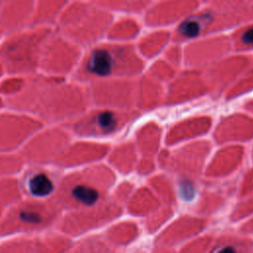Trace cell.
Here are the masks:
<instances>
[{"label":"cell","instance_id":"cell-49","mask_svg":"<svg viewBox=\"0 0 253 253\" xmlns=\"http://www.w3.org/2000/svg\"><path fill=\"white\" fill-rule=\"evenodd\" d=\"M220 203H221L220 197L209 195V196H206L205 199L201 202L200 210H201V211H213L212 209L218 207V205Z\"/></svg>","mask_w":253,"mask_h":253},{"label":"cell","instance_id":"cell-39","mask_svg":"<svg viewBox=\"0 0 253 253\" xmlns=\"http://www.w3.org/2000/svg\"><path fill=\"white\" fill-rule=\"evenodd\" d=\"M21 194L19 181L13 176L0 178V209L4 210L21 200Z\"/></svg>","mask_w":253,"mask_h":253},{"label":"cell","instance_id":"cell-8","mask_svg":"<svg viewBox=\"0 0 253 253\" xmlns=\"http://www.w3.org/2000/svg\"><path fill=\"white\" fill-rule=\"evenodd\" d=\"M138 113L135 110H118L98 107L85 111L78 117L66 122L67 130L84 137H105L120 131L129 122L135 120Z\"/></svg>","mask_w":253,"mask_h":253},{"label":"cell","instance_id":"cell-35","mask_svg":"<svg viewBox=\"0 0 253 253\" xmlns=\"http://www.w3.org/2000/svg\"><path fill=\"white\" fill-rule=\"evenodd\" d=\"M232 50L247 53L253 50V20L234 29L229 35Z\"/></svg>","mask_w":253,"mask_h":253},{"label":"cell","instance_id":"cell-28","mask_svg":"<svg viewBox=\"0 0 253 253\" xmlns=\"http://www.w3.org/2000/svg\"><path fill=\"white\" fill-rule=\"evenodd\" d=\"M244 155L243 148L240 146H228L215 153L207 170L208 176L220 177L228 175L239 166Z\"/></svg>","mask_w":253,"mask_h":253},{"label":"cell","instance_id":"cell-40","mask_svg":"<svg viewBox=\"0 0 253 253\" xmlns=\"http://www.w3.org/2000/svg\"><path fill=\"white\" fill-rule=\"evenodd\" d=\"M253 91V61L240 77L226 90V100H232Z\"/></svg>","mask_w":253,"mask_h":253},{"label":"cell","instance_id":"cell-26","mask_svg":"<svg viewBox=\"0 0 253 253\" xmlns=\"http://www.w3.org/2000/svg\"><path fill=\"white\" fill-rule=\"evenodd\" d=\"M172 42V33L166 28H155L138 39L135 47L143 59H152L163 53Z\"/></svg>","mask_w":253,"mask_h":253},{"label":"cell","instance_id":"cell-30","mask_svg":"<svg viewBox=\"0 0 253 253\" xmlns=\"http://www.w3.org/2000/svg\"><path fill=\"white\" fill-rule=\"evenodd\" d=\"M141 32L140 23L132 16L126 15L114 20L107 32L106 38L109 41L119 42H129L135 40Z\"/></svg>","mask_w":253,"mask_h":253},{"label":"cell","instance_id":"cell-47","mask_svg":"<svg viewBox=\"0 0 253 253\" xmlns=\"http://www.w3.org/2000/svg\"><path fill=\"white\" fill-rule=\"evenodd\" d=\"M212 240V236L206 235L202 238L196 239L195 241L187 244L181 253H207Z\"/></svg>","mask_w":253,"mask_h":253},{"label":"cell","instance_id":"cell-45","mask_svg":"<svg viewBox=\"0 0 253 253\" xmlns=\"http://www.w3.org/2000/svg\"><path fill=\"white\" fill-rule=\"evenodd\" d=\"M150 184L152 185L153 189L156 190L158 195L166 202V203H173L174 202V193L172 190L171 185L167 181L165 177L156 176L150 180Z\"/></svg>","mask_w":253,"mask_h":253},{"label":"cell","instance_id":"cell-18","mask_svg":"<svg viewBox=\"0 0 253 253\" xmlns=\"http://www.w3.org/2000/svg\"><path fill=\"white\" fill-rule=\"evenodd\" d=\"M72 243L62 234L17 237L0 244V253H66Z\"/></svg>","mask_w":253,"mask_h":253},{"label":"cell","instance_id":"cell-50","mask_svg":"<svg viewBox=\"0 0 253 253\" xmlns=\"http://www.w3.org/2000/svg\"><path fill=\"white\" fill-rule=\"evenodd\" d=\"M131 185L128 183H123L119 186V188L116 191V202L121 203V202H125L127 197L129 196V194L131 193Z\"/></svg>","mask_w":253,"mask_h":253},{"label":"cell","instance_id":"cell-51","mask_svg":"<svg viewBox=\"0 0 253 253\" xmlns=\"http://www.w3.org/2000/svg\"><path fill=\"white\" fill-rule=\"evenodd\" d=\"M153 169V163L150 158L145 157L140 163H139V172L142 174H146L150 172Z\"/></svg>","mask_w":253,"mask_h":253},{"label":"cell","instance_id":"cell-11","mask_svg":"<svg viewBox=\"0 0 253 253\" xmlns=\"http://www.w3.org/2000/svg\"><path fill=\"white\" fill-rule=\"evenodd\" d=\"M137 77L109 78L89 83L91 102L98 107L130 110L136 105Z\"/></svg>","mask_w":253,"mask_h":253},{"label":"cell","instance_id":"cell-1","mask_svg":"<svg viewBox=\"0 0 253 253\" xmlns=\"http://www.w3.org/2000/svg\"><path fill=\"white\" fill-rule=\"evenodd\" d=\"M91 100L88 88L64 77L35 73L26 77L23 89L8 98L11 109L43 122H68L87 111Z\"/></svg>","mask_w":253,"mask_h":253},{"label":"cell","instance_id":"cell-5","mask_svg":"<svg viewBox=\"0 0 253 253\" xmlns=\"http://www.w3.org/2000/svg\"><path fill=\"white\" fill-rule=\"evenodd\" d=\"M253 20V4L232 8L215 9L209 5L199 8L178 23L172 33V42L185 43L192 40L223 34Z\"/></svg>","mask_w":253,"mask_h":253},{"label":"cell","instance_id":"cell-23","mask_svg":"<svg viewBox=\"0 0 253 253\" xmlns=\"http://www.w3.org/2000/svg\"><path fill=\"white\" fill-rule=\"evenodd\" d=\"M219 143L248 140L253 137V118L244 114H232L223 118L214 132Z\"/></svg>","mask_w":253,"mask_h":253},{"label":"cell","instance_id":"cell-56","mask_svg":"<svg viewBox=\"0 0 253 253\" xmlns=\"http://www.w3.org/2000/svg\"><path fill=\"white\" fill-rule=\"evenodd\" d=\"M2 105H3V99H2V97L0 96V108L2 107Z\"/></svg>","mask_w":253,"mask_h":253},{"label":"cell","instance_id":"cell-48","mask_svg":"<svg viewBox=\"0 0 253 253\" xmlns=\"http://www.w3.org/2000/svg\"><path fill=\"white\" fill-rule=\"evenodd\" d=\"M206 3L215 9H232L253 4V0H207Z\"/></svg>","mask_w":253,"mask_h":253},{"label":"cell","instance_id":"cell-33","mask_svg":"<svg viewBox=\"0 0 253 253\" xmlns=\"http://www.w3.org/2000/svg\"><path fill=\"white\" fill-rule=\"evenodd\" d=\"M160 133L159 126L153 122L144 125L137 132V144L145 157L150 158L156 152L160 141Z\"/></svg>","mask_w":253,"mask_h":253},{"label":"cell","instance_id":"cell-58","mask_svg":"<svg viewBox=\"0 0 253 253\" xmlns=\"http://www.w3.org/2000/svg\"><path fill=\"white\" fill-rule=\"evenodd\" d=\"M3 34H4V33H3V32H2V30L0 29V38L2 37V35H3Z\"/></svg>","mask_w":253,"mask_h":253},{"label":"cell","instance_id":"cell-7","mask_svg":"<svg viewBox=\"0 0 253 253\" xmlns=\"http://www.w3.org/2000/svg\"><path fill=\"white\" fill-rule=\"evenodd\" d=\"M54 198L14 203L0 218V237L42 231L57 222L62 213Z\"/></svg>","mask_w":253,"mask_h":253},{"label":"cell","instance_id":"cell-54","mask_svg":"<svg viewBox=\"0 0 253 253\" xmlns=\"http://www.w3.org/2000/svg\"><path fill=\"white\" fill-rule=\"evenodd\" d=\"M4 72H5V68H4V65H3V63H2V61L0 59V77L3 75Z\"/></svg>","mask_w":253,"mask_h":253},{"label":"cell","instance_id":"cell-10","mask_svg":"<svg viewBox=\"0 0 253 253\" xmlns=\"http://www.w3.org/2000/svg\"><path fill=\"white\" fill-rule=\"evenodd\" d=\"M121 212L118 202L104 200L92 207L68 211L58 219L57 227L66 236H76L106 224Z\"/></svg>","mask_w":253,"mask_h":253},{"label":"cell","instance_id":"cell-12","mask_svg":"<svg viewBox=\"0 0 253 253\" xmlns=\"http://www.w3.org/2000/svg\"><path fill=\"white\" fill-rule=\"evenodd\" d=\"M70 135L66 128L50 127L34 133L23 146L20 155L24 162L44 164L52 162L69 144Z\"/></svg>","mask_w":253,"mask_h":253},{"label":"cell","instance_id":"cell-13","mask_svg":"<svg viewBox=\"0 0 253 253\" xmlns=\"http://www.w3.org/2000/svg\"><path fill=\"white\" fill-rule=\"evenodd\" d=\"M183 64L187 68L204 69L230 53L232 44L230 37L214 34L185 42Z\"/></svg>","mask_w":253,"mask_h":253},{"label":"cell","instance_id":"cell-24","mask_svg":"<svg viewBox=\"0 0 253 253\" xmlns=\"http://www.w3.org/2000/svg\"><path fill=\"white\" fill-rule=\"evenodd\" d=\"M166 90L163 83L155 80L151 76L141 74L137 77L136 106L141 110H151L157 108L165 102Z\"/></svg>","mask_w":253,"mask_h":253},{"label":"cell","instance_id":"cell-2","mask_svg":"<svg viewBox=\"0 0 253 253\" xmlns=\"http://www.w3.org/2000/svg\"><path fill=\"white\" fill-rule=\"evenodd\" d=\"M145 61L135 45L113 41L99 42L83 52L73 72L79 83H92L109 78H135L142 74Z\"/></svg>","mask_w":253,"mask_h":253},{"label":"cell","instance_id":"cell-3","mask_svg":"<svg viewBox=\"0 0 253 253\" xmlns=\"http://www.w3.org/2000/svg\"><path fill=\"white\" fill-rule=\"evenodd\" d=\"M115 182V174L105 165H92L73 171L59 180L53 196L62 210L88 208L106 200Z\"/></svg>","mask_w":253,"mask_h":253},{"label":"cell","instance_id":"cell-41","mask_svg":"<svg viewBox=\"0 0 253 253\" xmlns=\"http://www.w3.org/2000/svg\"><path fill=\"white\" fill-rule=\"evenodd\" d=\"M178 72L179 68L175 67L162 57L154 60L153 63H151V65L148 67L146 73L161 83H169L172 79L175 78Z\"/></svg>","mask_w":253,"mask_h":253},{"label":"cell","instance_id":"cell-37","mask_svg":"<svg viewBox=\"0 0 253 253\" xmlns=\"http://www.w3.org/2000/svg\"><path fill=\"white\" fill-rule=\"evenodd\" d=\"M66 253H119L114 249L109 240L98 236L88 237L76 245H71Z\"/></svg>","mask_w":253,"mask_h":253},{"label":"cell","instance_id":"cell-21","mask_svg":"<svg viewBox=\"0 0 253 253\" xmlns=\"http://www.w3.org/2000/svg\"><path fill=\"white\" fill-rule=\"evenodd\" d=\"M35 0H9L0 7V29L14 33L31 26Z\"/></svg>","mask_w":253,"mask_h":253},{"label":"cell","instance_id":"cell-44","mask_svg":"<svg viewBox=\"0 0 253 253\" xmlns=\"http://www.w3.org/2000/svg\"><path fill=\"white\" fill-rule=\"evenodd\" d=\"M163 58L179 68L184 61V47L182 43L171 42V43L163 51Z\"/></svg>","mask_w":253,"mask_h":253},{"label":"cell","instance_id":"cell-4","mask_svg":"<svg viewBox=\"0 0 253 253\" xmlns=\"http://www.w3.org/2000/svg\"><path fill=\"white\" fill-rule=\"evenodd\" d=\"M113 13L93 1L69 2L57 20V32L79 46H91L106 37Z\"/></svg>","mask_w":253,"mask_h":253},{"label":"cell","instance_id":"cell-55","mask_svg":"<svg viewBox=\"0 0 253 253\" xmlns=\"http://www.w3.org/2000/svg\"><path fill=\"white\" fill-rule=\"evenodd\" d=\"M7 1H9V0H0V7H1L4 3H6Z\"/></svg>","mask_w":253,"mask_h":253},{"label":"cell","instance_id":"cell-38","mask_svg":"<svg viewBox=\"0 0 253 253\" xmlns=\"http://www.w3.org/2000/svg\"><path fill=\"white\" fill-rule=\"evenodd\" d=\"M137 236V226L133 222L124 221L112 226L107 233L109 242L117 245H126Z\"/></svg>","mask_w":253,"mask_h":253},{"label":"cell","instance_id":"cell-15","mask_svg":"<svg viewBox=\"0 0 253 253\" xmlns=\"http://www.w3.org/2000/svg\"><path fill=\"white\" fill-rule=\"evenodd\" d=\"M253 61L248 53H228L203 69L211 93L228 89Z\"/></svg>","mask_w":253,"mask_h":253},{"label":"cell","instance_id":"cell-43","mask_svg":"<svg viewBox=\"0 0 253 253\" xmlns=\"http://www.w3.org/2000/svg\"><path fill=\"white\" fill-rule=\"evenodd\" d=\"M25 82V76L10 75L8 78H5L0 82V94L10 98L18 94L23 89Z\"/></svg>","mask_w":253,"mask_h":253},{"label":"cell","instance_id":"cell-16","mask_svg":"<svg viewBox=\"0 0 253 253\" xmlns=\"http://www.w3.org/2000/svg\"><path fill=\"white\" fill-rule=\"evenodd\" d=\"M203 0H158L143 13L148 27L166 28L177 25L201 7Z\"/></svg>","mask_w":253,"mask_h":253},{"label":"cell","instance_id":"cell-34","mask_svg":"<svg viewBox=\"0 0 253 253\" xmlns=\"http://www.w3.org/2000/svg\"><path fill=\"white\" fill-rule=\"evenodd\" d=\"M160 206V203L155 195L146 188H141L137 191L129 201L128 211L133 214H145L152 212Z\"/></svg>","mask_w":253,"mask_h":253},{"label":"cell","instance_id":"cell-31","mask_svg":"<svg viewBox=\"0 0 253 253\" xmlns=\"http://www.w3.org/2000/svg\"><path fill=\"white\" fill-rule=\"evenodd\" d=\"M100 7L113 12L124 13L126 15H135L144 13L153 0H92Z\"/></svg>","mask_w":253,"mask_h":253},{"label":"cell","instance_id":"cell-52","mask_svg":"<svg viewBox=\"0 0 253 253\" xmlns=\"http://www.w3.org/2000/svg\"><path fill=\"white\" fill-rule=\"evenodd\" d=\"M244 109L247 111V112H250L253 114V98H251L250 100L246 101L245 104H244Z\"/></svg>","mask_w":253,"mask_h":253},{"label":"cell","instance_id":"cell-27","mask_svg":"<svg viewBox=\"0 0 253 253\" xmlns=\"http://www.w3.org/2000/svg\"><path fill=\"white\" fill-rule=\"evenodd\" d=\"M211 125V119L207 116L189 118L176 124L168 132L166 142L174 144L179 141L196 137L208 131Z\"/></svg>","mask_w":253,"mask_h":253},{"label":"cell","instance_id":"cell-9","mask_svg":"<svg viewBox=\"0 0 253 253\" xmlns=\"http://www.w3.org/2000/svg\"><path fill=\"white\" fill-rule=\"evenodd\" d=\"M82 54L81 46L53 30L42 45L39 71L65 78L74 72Z\"/></svg>","mask_w":253,"mask_h":253},{"label":"cell","instance_id":"cell-32","mask_svg":"<svg viewBox=\"0 0 253 253\" xmlns=\"http://www.w3.org/2000/svg\"><path fill=\"white\" fill-rule=\"evenodd\" d=\"M252 241L235 235H223L212 243L207 253H251Z\"/></svg>","mask_w":253,"mask_h":253},{"label":"cell","instance_id":"cell-17","mask_svg":"<svg viewBox=\"0 0 253 253\" xmlns=\"http://www.w3.org/2000/svg\"><path fill=\"white\" fill-rule=\"evenodd\" d=\"M211 93L203 69L187 68L179 71L169 82L165 103L180 104Z\"/></svg>","mask_w":253,"mask_h":253},{"label":"cell","instance_id":"cell-20","mask_svg":"<svg viewBox=\"0 0 253 253\" xmlns=\"http://www.w3.org/2000/svg\"><path fill=\"white\" fill-rule=\"evenodd\" d=\"M109 150V145L92 142L78 141L68 144L56 157L53 163L62 168H71L95 162L104 157Z\"/></svg>","mask_w":253,"mask_h":253},{"label":"cell","instance_id":"cell-53","mask_svg":"<svg viewBox=\"0 0 253 253\" xmlns=\"http://www.w3.org/2000/svg\"><path fill=\"white\" fill-rule=\"evenodd\" d=\"M153 253H174V251L172 249H169V248L161 247V248L155 249V251H153Z\"/></svg>","mask_w":253,"mask_h":253},{"label":"cell","instance_id":"cell-25","mask_svg":"<svg viewBox=\"0 0 253 253\" xmlns=\"http://www.w3.org/2000/svg\"><path fill=\"white\" fill-rule=\"evenodd\" d=\"M206 224V220L193 216H181L167 227L157 238L160 246L173 245L201 231Z\"/></svg>","mask_w":253,"mask_h":253},{"label":"cell","instance_id":"cell-14","mask_svg":"<svg viewBox=\"0 0 253 253\" xmlns=\"http://www.w3.org/2000/svg\"><path fill=\"white\" fill-rule=\"evenodd\" d=\"M0 113V154L10 153L42 127V123L26 113Z\"/></svg>","mask_w":253,"mask_h":253},{"label":"cell","instance_id":"cell-6","mask_svg":"<svg viewBox=\"0 0 253 253\" xmlns=\"http://www.w3.org/2000/svg\"><path fill=\"white\" fill-rule=\"evenodd\" d=\"M51 27L30 26L9 34L0 43V59L10 75L30 76L39 71L42 45Z\"/></svg>","mask_w":253,"mask_h":253},{"label":"cell","instance_id":"cell-22","mask_svg":"<svg viewBox=\"0 0 253 253\" xmlns=\"http://www.w3.org/2000/svg\"><path fill=\"white\" fill-rule=\"evenodd\" d=\"M211 145L207 141H198L178 150L173 157L166 155L167 164L175 171L188 175H198Z\"/></svg>","mask_w":253,"mask_h":253},{"label":"cell","instance_id":"cell-36","mask_svg":"<svg viewBox=\"0 0 253 253\" xmlns=\"http://www.w3.org/2000/svg\"><path fill=\"white\" fill-rule=\"evenodd\" d=\"M111 163L121 172L127 173L132 170L136 162V154L132 143L118 146L110 156Z\"/></svg>","mask_w":253,"mask_h":253},{"label":"cell","instance_id":"cell-19","mask_svg":"<svg viewBox=\"0 0 253 253\" xmlns=\"http://www.w3.org/2000/svg\"><path fill=\"white\" fill-rule=\"evenodd\" d=\"M58 183L55 172L43 166L35 165L24 173L19 186L21 192L29 198L45 200L54 196Z\"/></svg>","mask_w":253,"mask_h":253},{"label":"cell","instance_id":"cell-29","mask_svg":"<svg viewBox=\"0 0 253 253\" xmlns=\"http://www.w3.org/2000/svg\"><path fill=\"white\" fill-rule=\"evenodd\" d=\"M68 3V0H35L31 26L51 27Z\"/></svg>","mask_w":253,"mask_h":253},{"label":"cell","instance_id":"cell-60","mask_svg":"<svg viewBox=\"0 0 253 253\" xmlns=\"http://www.w3.org/2000/svg\"><path fill=\"white\" fill-rule=\"evenodd\" d=\"M89 1H92V0H89Z\"/></svg>","mask_w":253,"mask_h":253},{"label":"cell","instance_id":"cell-46","mask_svg":"<svg viewBox=\"0 0 253 253\" xmlns=\"http://www.w3.org/2000/svg\"><path fill=\"white\" fill-rule=\"evenodd\" d=\"M172 214L171 208H164V209H156L152 211L151 215L147 219V228L149 231L156 230L167 218Z\"/></svg>","mask_w":253,"mask_h":253},{"label":"cell","instance_id":"cell-42","mask_svg":"<svg viewBox=\"0 0 253 253\" xmlns=\"http://www.w3.org/2000/svg\"><path fill=\"white\" fill-rule=\"evenodd\" d=\"M24 164V160L21 155L14 153H2L0 154V178L10 177L18 172Z\"/></svg>","mask_w":253,"mask_h":253},{"label":"cell","instance_id":"cell-57","mask_svg":"<svg viewBox=\"0 0 253 253\" xmlns=\"http://www.w3.org/2000/svg\"><path fill=\"white\" fill-rule=\"evenodd\" d=\"M3 212H4V210H2V209H0V218H1V216H2V214H3Z\"/></svg>","mask_w":253,"mask_h":253},{"label":"cell","instance_id":"cell-59","mask_svg":"<svg viewBox=\"0 0 253 253\" xmlns=\"http://www.w3.org/2000/svg\"><path fill=\"white\" fill-rule=\"evenodd\" d=\"M206 1H207V0H203V2H206Z\"/></svg>","mask_w":253,"mask_h":253}]
</instances>
